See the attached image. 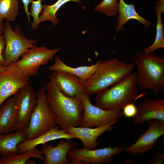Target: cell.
<instances>
[{
    "label": "cell",
    "instance_id": "obj_28",
    "mask_svg": "<svg viewBox=\"0 0 164 164\" xmlns=\"http://www.w3.org/2000/svg\"><path fill=\"white\" fill-rule=\"evenodd\" d=\"M137 98L136 97L134 101L126 105L122 110L123 115L128 118H133L137 112V107L134 104V102Z\"/></svg>",
    "mask_w": 164,
    "mask_h": 164
},
{
    "label": "cell",
    "instance_id": "obj_34",
    "mask_svg": "<svg viewBox=\"0 0 164 164\" xmlns=\"http://www.w3.org/2000/svg\"><path fill=\"white\" fill-rule=\"evenodd\" d=\"M37 164L36 162L32 161L30 159H29L27 161L26 164Z\"/></svg>",
    "mask_w": 164,
    "mask_h": 164
},
{
    "label": "cell",
    "instance_id": "obj_16",
    "mask_svg": "<svg viewBox=\"0 0 164 164\" xmlns=\"http://www.w3.org/2000/svg\"><path fill=\"white\" fill-rule=\"evenodd\" d=\"M164 121V100L162 98L144 99L137 107V112L132 123L136 125L153 119Z\"/></svg>",
    "mask_w": 164,
    "mask_h": 164
},
{
    "label": "cell",
    "instance_id": "obj_35",
    "mask_svg": "<svg viewBox=\"0 0 164 164\" xmlns=\"http://www.w3.org/2000/svg\"><path fill=\"white\" fill-rule=\"evenodd\" d=\"M6 68V67L0 66V73L3 71Z\"/></svg>",
    "mask_w": 164,
    "mask_h": 164
},
{
    "label": "cell",
    "instance_id": "obj_22",
    "mask_svg": "<svg viewBox=\"0 0 164 164\" xmlns=\"http://www.w3.org/2000/svg\"><path fill=\"white\" fill-rule=\"evenodd\" d=\"M36 158L42 161L44 156L38 149L35 148L22 153L0 158V164H26L31 158Z\"/></svg>",
    "mask_w": 164,
    "mask_h": 164
},
{
    "label": "cell",
    "instance_id": "obj_10",
    "mask_svg": "<svg viewBox=\"0 0 164 164\" xmlns=\"http://www.w3.org/2000/svg\"><path fill=\"white\" fill-rule=\"evenodd\" d=\"M13 98L18 117L16 131H25L36 105L37 93L29 84L18 91Z\"/></svg>",
    "mask_w": 164,
    "mask_h": 164
},
{
    "label": "cell",
    "instance_id": "obj_2",
    "mask_svg": "<svg viewBox=\"0 0 164 164\" xmlns=\"http://www.w3.org/2000/svg\"><path fill=\"white\" fill-rule=\"evenodd\" d=\"M132 60L136 65L137 85L139 91L152 90L155 97L164 87V55L137 52Z\"/></svg>",
    "mask_w": 164,
    "mask_h": 164
},
{
    "label": "cell",
    "instance_id": "obj_11",
    "mask_svg": "<svg viewBox=\"0 0 164 164\" xmlns=\"http://www.w3.org/2000/svg\"><path fill=\"white\" fill-rule=\"evenodd\" d=\"M28 77L15 63L0 73V106L10 97L29 84Z\"/></svg>",
    "mask_w": 164,
    "mask_h": 164
},
{
    "label": "cell",
    "instance_id": "obj_30",
    "mask_svg": "<svg viewBox=\"0 0 164 164\" xmlns=\"http://www.w3.org/2000/svg\"><path fill=\"white\" fill-rule=\"evenodd\" d=\"M164 154L157 152L154 158L150 160L149 164H162L164 162Z\"/></svg>",
    "mask_w": 164,
    "mask_h": 164
},
{
    "label": "cell",
    "instance_id": "obj_13",
    "mask_svg": "<svg viewBox=\"0 0 164 164\" xmlns=\"http://www.w3.org/2000/svg\"><path fill=\"white\" fill-rule=\"evenodd\" d=\"M48 77L67 96L81 97L84 93V83L75 75L64 71H53Z\"/></svg>",
    "mask_w": 164,
    "mask_h": 164
},
{
    "label": "cell",
    "instance_id": "obj_7",
    "mask_svg": "<svg viewBox=\"0 0 164 164\" xmlns=\"http://www.w3.org/2000/svg\"><path fill=\"white\" fill-rule=\"evenodd\" d=\"M125 149L118 145L93 150L73 148L67 156L71 160L69 164H108L112 162L113 156L122 153Z\"/></svg>",
    "mask_w": 164,
    "mask_h": 164
},
{
    "label": "cell",
    "instance_id": "obj_8",
    "mask_svg": "<svg viewBox=\"0 0 164 164\" xmlns=\"http://www.w3.org/2000/svg\"><path fill=\"white\" fill-rule=\"evenodd\" d=\"M51 49L35 45L22 55L15 64L28 77L36 76L41 66L47 64L60 50Z\"/></svg>",
    "mask_w": 164,
    "mask_h": 164
},
{
    "label": "cell",
    "instance_id": "obj_21",
    "mask_svg": "<svg viewBox=\"0 0 164 164\" xmlns=\"http://www.w3.org/2000/svg\"><path fill=\"white\" fill-rule=\"evenodd\" d=\"M119 15L115 30L117 33L123 29L124 25L130 19H134L140 22L145 28H148L151 22L140 16L136 12L133 4H127L124 0H119L118 5Z\"/></svg>",
    "mask_w": 164,
    "mask_h": 164
},
{
    "label": "cell",
    "instance_id": "obj_1",
    "mask_svg": "<svg viewBox=\"0 0 164 164\" xmlns=\"http://www.w3.org/2000/svg\"><path fill=\"white\" fill-rule=\"evenodd\" d=\"M45 87L47 101L56 116V124L62 129L79 126L84 113L81 97L65 95L50 80Z\"/></svg>",
    "mask_w": 164,
    "mask_h": 164
},
{
    "label": "cell",
    "instance_id": "obj_31",
    "mask_svg": "<svg viewBox=\"0 0 164 164\" xmlns=\"http://www.w3.org/2000/svg\"><path fill=\"white\" fill-rule=\"evenodd\" d=\"M24 6V10L26 13L29 22H30V13L28 11V5L29 3H31L33 0H22Z\"/></svg>",
    "mask_w": 164,
    "mask_h": 164
},
{
    "label": "cell",
    "instance_id": "obj_32",
    "mask_svg": "<svg viewBox=\"0 0 164 164\" xmlns=\"http://www.w3.org/2000/svg\"><path fill=\"white\" fill-rule=\"evenodd\" d=\"M155 9L161 11L164 13V0H159L155 3Z\"/></svg>",
    "mask_w": 164,
    "mask_h": 164
},
{
    "label": "cell",
    "instance_id": "obj_17",
    "mask_svg": "<svg viewBox=\"0 0 164 164\" xmlns=\"http://www.w3.org/2000/svg\"><path fill=\"white\" fill-rule=\"evenodd\" d=\"M17 121L13 98H8L0 106V134H9L16 131Z\"/></svg>",
    "mask_w": 164,
    "mask_h": 164
},
{
    "label": "cell",
    "instance_id": "obj_20",
    "mask_svg": "<svg viewBox=\"0 0 164 164\" xmlns=\"http://www.w3.org/2000/svg\"><path fill=\"white\" fill-rule=\"evenodd\" d=\"M26 138L25 131L0 134V155L5 157L20 153L18 146Z\"/></svg>",
    "mask_w": 164,
    "mask_h": 164
},
{
    "label": "cell",
    "instance_id": "obj_18",
    "mask_svg": "<svg viewBox=\"0 0 164 164\" xmlns=\"http://www.w3.org/2000/svg\"><path fill=\"white\" fill-rule=\"evenodd\" d=\"M59 126H56L38 137L26 140L20 143L18 147L20 153L32 149L39 145L44 144L54 140L75 138L73 136L67 133L64 129H59Z\"/></svg>",
    "mask_w": 164,
    "mask_h": 164
},
{
    "label": "cell",
    "instance_id": "obj_27",
    "mask_svg": "<svg viewBox=\"0 0 164 164\" xmlns=\"http://www.w3.org/2000/svg\"><path fill=\"white\" fill-rule=\"evenodd\" d=\"M43 0L33 1L31 2L30 13L33 19V22L31 24V28L33 30H36L40 22L39 15L43 9V6L42 5Z\"/></svg>",
    "mask_w": 164,
    "mask_h": 164
},
{
    "label": "cell",
    "instance_id": "obj_4",
    "mask_svg": "<svg viewBox=\"0 0 164 164\" xmlns=\"http://www.w3.org/2000/svg\"><path fill=\"white\" fill-rule=\"evenodd\" d=\"M136 72L132 73L119 82L96 94L97 106L106 111L122 110L132 103L138 93Z\"/></svg>",
    "mask_w": 164,
    "mask_h": 164
},
{
    "label": "cell",
    "instance_id": "obj_19",
    "mask_svg": "<svg viewBox=\"0 0 164 164\" xmlns=\"http://www.w3.org/2000/svg\"><path fill=\"white\" fill-rule=\"evenodd\" d=\"M102 60H97L95 64L91 66L73 67L67 65L60 58L56 56L54 58V63L49 67V69L50 71H62L68 72L77 76L84 83L94 73Z\"/></svg>",
    "mask_w": 164,
    "mask_h": 164
},
{
    "label": "cell",
    "instance_id": "obj_15",
    "mask_svg": "<svg viewBox=\"0 0 164 164\" xmlns=\"http://www.w3.org/2000/svg\"><path fill=\"white\" fill-rule=\"evenodd\" d=\"M79 144L77 142H73L71 139L65 141L60 140L56 145L46 143L42 145L41 153L44 156V164H69L67 157L69 150Z\"/></svg>",
    "mask_w": 164,
    "mask_h": 164
},
{
    "label": "cell",
    "instance_id": "obj_24",
    "mask_svg": "<svg viewBox=\"0 0 164 164\" xmlns=\"http://www.w3.org/2000/svg\"><path fill=\"white\" fill-rule=\"evenodd\" d=\"M19 9L17 0H0V19L8 22L15 20Z\"/></svg>",
    "mask_w": 164,
    "mask_h": 164
},
{
    "label": "cell",
    "instance_id": "obj_23",
    "mask_svg": "<svg viewBox=\"0 0 164 164\" xmlns=\"http://www.w3.org/2000/svg\"><path fill=\"white\" fill-rule=\"evenodd\" d=\"M70 1H73L81 4L80 0H58L51 5H43V11L39 17L40 22L46 20L50 21L54 25H56L59 20L56 16V13L64 4Z\"/></svg>",
    "mask_w": 164,
    "mask_h": 164
},
{
    "label": "cell",
    "instance_id": "obj_6",
    "mask_svg": "<svg viewBox=\"0 0 164 164\" xmlns=\"http://www.w3.org/2000/svg\"><path fill=\"white\" fill-rule=\"evenodd\" d=\"M5 25L3 32L6 44L3 56L5 59L4 67H7L17 62L20 56L27 52L38 40L25 37L18 26L14 31L9 22H6Z\"/></svg>",
    "mask_w": 164,
    "mask_h": 164
},
{
    "label": "cell",
    "instance_id": "obj_25",
    "mask_svg": "<svg viewBox=\"0 0 164 164\" xmlns=\"http://www.w3.org/2000/svg\"><path fill=\"white\" fill-rule=\"evenodd\" d=\"M155 11L157 17L155 38L152 45L144 49V52L147 53H151L157 49L164 48V25L161 17L162 12L158 9H155Z\"/></svg>",
    "mask_w": 164,
    "mask_h": 164
},
{
    "label": "cell",
    "instance_id": "obj_14",
    "mask_svg": "<svg viewBox=\"0 0 164 164\" xmlns=\"http://www.w3.org/2000/svg\"><path fill=\"white\" fill-rule=\"evenodd\" d=\"M118 119H116L106 125L94 128L78 126L69 127L64 129L68 134L80 139L84 148L93 150L98 145L97 141L98 137L106 131H112L113 125L119 122Z\"/></svg>",
    "mask_w": 164,
    "mask_h": 164
},
{
    "label": "cell",
    "instance_id": "obj_33",
    "mask_svg": "<svg viewBox=\"0 0 164 164\" xmlns=\"http://www.w3.org/2000/svg\"><path fill=\"white\" fill-rule=\"evenodd\" d=\"M4 19H0V33L3 32L5 25L3 22Z\"/></svg>",
    "mask_w": 164,
    "mask_h": 164
},
{
    "label": "cell",
    "instance_id": "obj_29",
    "mask_svg": "<svg viewBox=\"0 0 164 164\" xmlns=\"http://www.w3.org/2000/svg\"><path fill=\"white\" fill-rule=\"evenodd\" d=\"M6 42L4 35L0 33V66L4 67L5 59L2 54L5 47Z\"/></svg>",
    "mask_w": 164,
    "mask_h": 164
},
{
    "label": "cell",
    "instance_id": "obj_12",
    "mask_svg": "<svg viewBox=\"0 0 164 164\" xmlns=\"http://www.w3.org/2000/svg\"><path fill=\"white\" fill-rule=\"evenodd\" d=\"M148 123L147 131L125 151L132 155H142L152 149L158 139L164 134V121L155 119Z\"/></svg>",
    "mask_w": 164,
    "mask_h": 164
},
{
    "label": "cell",
    "instance_id": "obj_26",
    "mask_svg": "<svg viewBox=\"0 0 164 164\" xmlns=\"http://www.w3.org/2000/svg\"><path fill=\"white\" fill-rule=\"evenodd\" d=\"M118 0H103L95 6L94 10L106 15L111 17L118 13Z\"/></svg>",
    "mask_w": 164,
    "mask_h": 164
},
{
    "label": "cell",
    "instance_id": "obj_3",
    "mask_svg": "<svg viewBox=\"0 0 164 164\" xmlns=\"http://www.w3.org/2000/svg\"><path fill=\"white\" fill-rule=\"evenodd\" d=\"M134 66L116 57L102 60L94 73L84 83V93L90 96L109 87L132 73Z\"/></svg>",
    "mask_w": 164,
    "mask_h": 164
},
{
    "label": "cell",
    "instance_id": "obj_9",
    "mask_svg": "<svg viewBox=\"0 0 164 164\" xmlns=\"http://www.w3.org/2000/svg\"><path fill=\"white\" fill-rule=\"evenodd\" d=\"M90 98V96L85 93L82 96L84 113L79 126L90 128L101 127L123 116L122 110L106 111L93 105Z\"/></svg>",
    "mask_w": 164,
    "mask_h": 164
},
{
    "label": "cell",
    "instance_id": "obj_5",
    "mask_svg": "<svg viewBox=\"0 0 164 164\" xmlns=\"http://www.w3.org/2000/svg\"><path fill=\"white\" fill-rule=\"evenodd\" d=\"M36 93V105L25 131L26 140L38 137L56 126V116L50 109L47 101L45 87L42 86Z\"/></svg>",
    "mask_w": 164,
    "mask_h": 164
}]
</instances>
